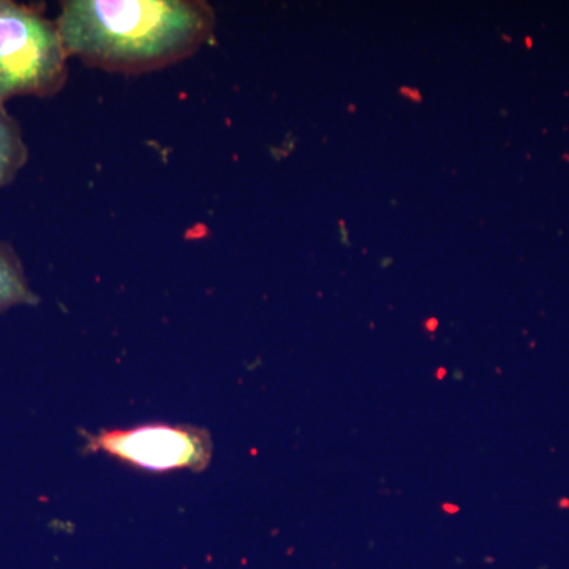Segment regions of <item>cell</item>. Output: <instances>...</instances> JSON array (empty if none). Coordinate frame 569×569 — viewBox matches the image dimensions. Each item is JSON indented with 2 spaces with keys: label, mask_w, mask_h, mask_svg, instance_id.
Wrapping results in <instances>:
<instances>
[{
  "label": "cell",
  "mask_w": 569,
  "mask_h": 569,
  "mask_svg": "<svg viewBox=\"0 0 569 569\" xmlns=\"http://www.w3.org/2000/svg\"><path fill=\"white\" fill-rule=\"evenodd\" d=\"M56 24L69 56L138 74L194 56L211 40L216 13L201 0H69Z\"/></svg>",
  "instance_id": "1"
},
{
  "label": "cell",
  "mask_w": 569,
  "mask_h": 569,
  "mask_svg": "<svg viewBox=\"0 0 569 569\" xmlns=\"http://www.w3.org/2000/svg\"><path fill=\"white\" fill-rule=\"evenodd\" d=\"M69 57L56 21L34 7L0 0V105L56 95L69 78Z\"/></svg>",
  "instance_id": "2"
},
{
  "label": "cell",
  "mask_w": 569,
  "mask_h": 569,
  "mask_svg": "<svg viewBox=\"0 0 569 569\" xmlns=\"http://www.w3.org/2000/svg\"><path fill=\"white\" fill-rule=\"evenodd\" d=\"M88 453H103L151 473L202 472L212 458L211 433L201 427L151 422L130 429H105L85 437Z\"/></svg>",
  "instance_id": "3"
},
{
  "label": "cell",
  "mask_w": 569,
  "mask_h": 569,
  "mask_svg": "<svg viewBox=\"0 0 569 569\" xmlns=\"http://www.w3.org/2000/svg\"><path fill=\"white\" fill-rule=\"evenodd\" d=\"M37 294L31 290L20 256L5 242H0V313L14 305H35Z\"/></svg>",
  "instance_id": "4"
},
{
  "label": "cell",
  "mask_w": 569,
  "mask_h": 569,
  "mask_svg": "<svg viewBox=\"0 0 569 569\" xmlns=\"http://www.w3.org/2000/svg\"><path fill=\"white\" fill-rule=\"evenodd\" d=\"M27 146L16 120L0 105V188L12 183L27 162Z\"/></svg>",
  "instance_id": "5"
}]
</instances>
